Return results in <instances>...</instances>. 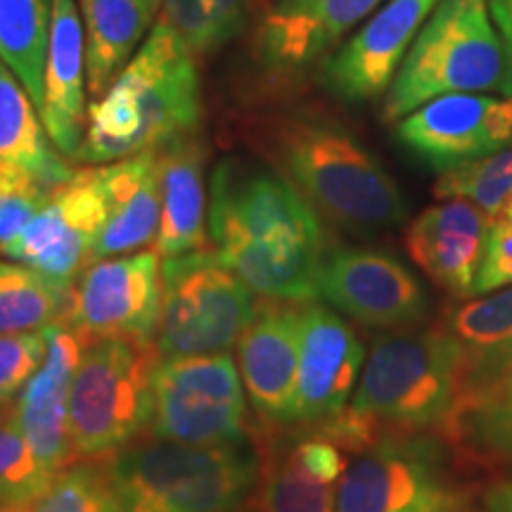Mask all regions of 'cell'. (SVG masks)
<instances>
[{"instance_id": "6da1fadb", "label": "cell", "mask_w": 512, "mask_h": 512, "mask_svg": "<svg viewBox=\"0 0 512 512\" xmlns=\"http://www.w3.org/2000/svg\"><path fill=\"white\" fill-rule=\"evenodd\" d=\"M209 238L221 261L266 299L313 302L328 252L318 211L278 171L247 159L216 164L209 188Z\"/></svg>"}, {"instance_id": "7a4b0ae2", "label": "cell", "mask_w": 512, "mask_h": 512, "mask_svg": "<svg viewBox=\"0 0 512 512\" xmlns=\"http://www.w3.org/2000/svg\"><path fill=\"white\" fill-rule=\"evenodd\" d=\"M249 140L337 228L370 235L406 221L408 202L399 183L328 114L309 107L261 114Z\"/></svg>"}, {"instance_id": "3957f363", "label": "cell", "mask_w": 512, "mask_h": 512, "mask_svg": "<svg viewBox=\"0 0 512 512\" xmlns=\"http://www.w3.org/2000/svg\"><path fill=\"white\" fill-rule=\"evenodd\" d=\"M202 86L197 55L174 31L155 24L110 91L88 107L79 159L112 164L200 131Z\"/></svg>"}, {"instance_id": "277c9868", "label": "cell", "mask_w": 512, "mask_h": 512, "mask_svg": "<svg viewBox=\"0 0 512 512\" xmlns=\"http://www.w3.org/2000/svg\"><path fill=\"white\" fill-rule=\"evenodd\" d=\"M463 396V347L441 325L377 337L349 408L377 434H441Z\"/></svg>"}, {"instance_id": "5b68a950", "label": "cell", "mask_w": 512, "mask_h": 512, "mask_svg": "<svg viewBox=\"0 0 512 512\" xmlns=\"http://www.w3.org/2000/svg\"><path fill=\"white\" fill-rule=\"evenodd\" d=\"M489 91L512 98L489 0H439L396 72L382 114L399 121L439 95Z\"/></svg>"}, {"instance_id": "8992f818", "label": "cell", "mask_w": 512, "mask_h": 512, "mask_svg": "<svg viewBox=\"0 0 512 512\" xmlns=\"http://www.w3.org/2000/svg\"><path fill=\"white\" fill-rule=\"evenodd\" d=\"M107 479L169 512H240L256 484L252 441L197 446L143 434L110 458H102Z\"/></svg>"}, {"instance_id": "52a82bcc", "label": "cell", "mask_w": 512, "mask_h": 512, "mask_svg": "<svg viewBox=\"0 0 512 512\" xmlns=\"http://www.w3.org/2000/svg\"><path fill=\"white\" fill-rule=\"evenodd\" d=\"M475 486L453 444L434 432H387L351 456L337 512H475Z\"/></svg>"}, {"instance_id": "ba28073f", "label": "cell", "mask_w": 512, "mask_h": 512, "mask_svg": "<svg viewBox=\"0 0 512 512\" xmlns=\"http://www.w3.org/2000/svg\"><path fill=\"white\" fill-rule=\"evenodd\" d=\"M159 358L155 342L88 339L69 387V437L76 460L110 458L147 434Z\"/></svg>"}, {"instance_id": "9c48e42d", "label": "cell", "mask_w": 512, "mask_h": 512, "mask_svg": "<svg viewBox=\"0 0 512 512\" xmlns=\"http://www.w3.org/2000/svg\"><path fill=\"white\" fill-rule=\"evenodd\" d=\"M254 311L252 290L219 254L195 249L164 256L162 316L155 337L162 358L223 354L238 344Z\"/></svg>"}, {"instance_id": "30bf717a", "label": "cell", "mask_w": 512, "mask_h": 512, "mask_svg": "<svg viewBox=\"0 0 512 512\" xmlns=\"http://www.w3.org/2000/svg\"><path fill=\"white\" fill-rule=\"evenodd\" d=\"M245 384L228 351L159 358L152 382L150 434L197 446L249 441Z\"/></svg>"}, {"instance_id": "8fae6325", "label": "cell", "mask_w": 512, "mask_h": 512, "mask_svg": "<svg viewBox=\"0 0 512 512\" xmlns=\"http://www.w3.org/2000/svg\"><path fill=\"white\" fill-rule=\"evenodd\" d=\"M318 297L366 328L403 330L430 316L420 280L392 254L373 247H328L318 271Z\"/></svg>"}, {"instance_id": "7c38bea8", "label": "cell", "mask_w": 512, "mask_h": 512, "mask_svg": "<svg viewBox=\"0 0 512 512\" xmlns=\"http://www.w3.org/2000/svg\"><path fill=\"white\" fill-rule=\"evenodd\" d=\"M162 316L157 252H133L88 266L69 290L64 318L86 339L126 337L155 342Z\"/></svg>"}, {"instance_id": "4fadbf2b", "label": "cell", "mask_w": 512, "mask_h": 512, "mask_svg": "<svg viewBox=\"0 0 512 512\" xmlns=\"http://www.w3.org/2000/svg\"><path fill=\"white\" fill-rule=\"evenodd\" d=\"M105 223V197L98 166L74 171L50 192L29 226L3 249V256L34 268L55 283L72 287L93 264L95 238Z\"/></svg>"}, {"instance_id": "5bb4252c", "label": "cell", "mask_w": 512, "mask_h": 512, "mask_svg": "<svg viewBox=\"0 0 512 512\" xmlns=\"http://www.w3.org/2000/svg\"><path fill=\"white\" fill-rule=\"evenodd\" d=\"M394 136L415 159L444 174L512 145V98L439 95L399 119Z\"/></svg>"}, {"instance_id": "9a60e30c", "label": "cell", "mask_w": 512, "mask_h": 512, "mask_svg": "<svg viewBox=\"0 0 512 512\" xmlns=\"http://www.w3.org/2000/svg\"><path fill=\"white\" fill-rule=\"evenodd\" d=\"M439 0H384L363 27L323 62V86L344 102H368L389 91L401 62Z\"/></svg>"}, {"instance_id": "2e32d148", "label": "cell", "mask_w": 512, "mask_h": 512, "mask_svg": "<svg viewBox=\"0 0 512 512\" xmlns=\"http://www.w3.org/2000/svg\"><path fill=\"white\" fill-rule=\"evenodd\" d=\"M302 311L304 302L261 297L238 339L242 384L256 420L266 425H294Z\"/></svg>"}, {"instance_id": "e0dca14e", "label": "cell", "mask_w": 512, "mask_h": 512, "mask_svg": "<svg viewBox=\"0 0 512 512\" xmlns=\"http://www.w3.org/2000/svg\"><path fill=\"white\" fill-rule=\"evenodd\" d=\"M366 349L339 313L304 302L294 425L316 427L347 408Z\"/></svg>"}, {"instance_id": "ac0fdd59", "label": "cell", "mask_w": 512, "mask_h": 512, "mask_svg": "<svg viewBox=\"0 0 512 512\" xmlns=\"http://www.w3.org/2000/svg\"><path fill=\"white\" fill-rule=\"evenodd\" d=\"M43 335L48 342L46 361L17 396L15 411L31 451L57 475L76 463L69 437V387L88 339L67 318L55 320Z\"/></svg>"}, {"instance_id": "d6986e66", "label": "cell", "mask_w": 512, "mask_h": 512, "mask_svg": "<svg viewBox=\"0 0 512 512\" xmlns=\"http://www.w3.org/2000/svg\"><path fill=\"white\" fill-rule=\"evenodd\" d=\"M494 219L467 200H446L427 207L408 226V254L434 285L453 297L475 294L486 238Z\"/></svg>"}, {"instance_id": "ffe728a7", "label": "cell", "mask_w": 512, "mask_h": 512, "mask_svg": "<svg viewBox=\"0 0 512 512\" xmlns=\"http://www.w3.org/2000/svg\"><path fill=\"white\" fill-rule=\"evenodd\" d=\"M384 0H275L256 31V60L271 72H297L375 12Z\"/></svg>"}, {"instance_id": "44dd1931", "label": "cell", "mask_w": 512, "mask_h": 512, "mask_svg": "<svg viewBox=\"0 0 512 512\" xmlns=\"http://www.w3.org/2000/svg\"><path fill=\"white\" fill-rule=\"evenodd\" d=\"M62 157L79 159L86 138V34L79 0H53V29L38 110Z\"/></svg>"}, {"instance_id": "7402d4cb", "label": "cell", "mask_w": 512, "mask_h": 512, "mask_svg": "<svg viewBox=\"0 0 512 512\" xmlns=\"http://www.w3.org/2000/svg\"><path fill=\"white\" fill-rule=\"evenodd\" d=\"M105 223L93 245V261L112 259L157 242L162 221L157 150L98 166Z\"/></svg>"}, {"instance_id": "603a6c76", "label": "cell", "mask_w": 512, "mask_h": 512, "mask_svg": "<svg viewBox=\"0 0 512 512\" xmlns=\"http://www.w3.org/2000/svg\"><path fill=\"white\" fill-rule=\"evenodd\" d=\"M204 164H207V147L200 131L185 133L157 147L159 195H162V221L155 242L157 254L176 256L207 247Z\"/></svg>"}, {"instance_id": "cb8c5ba5", "label": "cell", "mask_w": 512, "mask_h": 512, "mask_svg": "<svg viewBox=\"0 0 512 512\" xmlns=\"http://www.w3.org/2000/svg\"><path fill=\"white\" fill-rule=\"evenodd\" d=\"M256 460V484L249 496V512H337L332 484L306 472L283 425L249 422Z\"/></svg>"}, {"instance_id": "d4e9b609", "label": "cell", "mask_w": 512, "mask_h": 512, "mask_svg": "<svg viewBox=\"0 0 512 512\" xmlns=\"http://www.w3.org/2000/svg\"><path fill=\"white\" fill-rule=\"evenodd\" d=\"M162 0H79L88 95L100 100L131 62Z\"/></svg>"}, {"instance_id": "484cf974", "label": "cell", "mask_w": 512, "mask_h": 512, "mask_svg": "<svg viewBox=\"0 0 512 512\" xmlns=\"http://www.w3.org/2000/svg\"><path fill=\"white\" fill-rule=\"evenodd\" d=\"M444 328L465 354V396L482 392L512 373V287L486 292L448 309Z\"/></svg>"}, {"instance_id": "4316f807", "label": "cell", "mask_w": 512, "mask_h": 512, "mask_svg": "<svg viewBox=\"0 0 512 512\" xmlns=\"http://www.w3.org/2000/svg\"><path fill=\"white\" fill-rule=\"evenodd\" d=\"M50 143L27 88L0 60V159L27 169L48 188H57L74 176V169Z\"/></svg>"}, {"instance_id": "83f0119b", "label": "cell", "mask_w": 512, "mask_h": 512, "mask_svg": "<svg viewBox=\"0 0 512 512\" xmlns=\"http://www.w3.org/2000/svg\"><path fill=\"white\" fill-rule=\"evenodd\" d=\"M441 434L463 456L484 463H512V373L467 396Z\"/></svg>"}, {"instance_id": "f1b7e54d", "label": "cell", "mask_w": 512, "mask_h": 512, "mask_svg": "<svg viewBox=\"0 0 512 512\" xmlns=\"http://www.w3.org/2000/svg\"><path fill=\"white\" fill-rule=\"evenodd\" d=\"M53 29V0H0V60L43 105V74Z\"/></svg>"}, {"instance_id": "f546056e", "label": "cell", "mask_w": 512, "mask_h": 512, "mask_svg": "<svg viewBox=\"0 0 512 512\" xmlns=\"http://www.w3.org/2000/svg\"><path fill=\"white\" fill-rule=\"evenodd\" d=\"M69 290L19 261H0V335L46 330L67 313Z\"/></svg>"}, {"instance_id": "4dcf8cb0", "label": "cell", "mask_w": 512, "mask_h": 512, "mask_svg": "<svg viewBox=\"0 0 512 512\" xmlns=\"http://www.w3.org/2000/svg\"><path fill=\"white\" fill-rule=\"evenodd\" d=\"M53 477L31 451L15 403L0 406V512H31Z\"/></svg>"}, {"instance_id": "1f68e13d", "label": "cell", "mask_w": 512, "mask_h": 512, "mask_svg": "<svg viewBox=\"0 0 512 512\" xmlns=\"http://www.w3.org/2000/svg\"><path fill=\"white\" fill-rule=\"evenodd\" d=\"M247 5L249 0H162L157 22L200 57L238 36Z\"/></svg>"}, {"instance_id": "d6a6232c", "label": "cell", "mask_w": 512, "mask_h": 512, "mask_svg": "<svg viewBox=\"0 0 512 512\" xmlns=\"http://www.w3.org/2000/svg\"><path fill=\"white\" fill-rule=\"evenodd\" d=\"M434 195L439 200H467L496 219L512 200V145L444 171L434 185Z\"/></svg>"}, {"instance_id": "836d02e7", "label": "cell", "mask_w": 512, "mask_h": 512, "mask_svg": "<svg viewBox=\"0 0 512 512\" xmlns=\"http://www.w3.org/2000/svg\"><path fill=\"white\" fill-rule=\"evenodd\" d=\"M46 183L22 166L0 159V254L29 226V221L48 202Z\"/></svg>"}, {"instance_id": "e575fe53", "label": "cell", "mask_w": 512, "mask_h": 512, "mask_svg": "<svg viewBox=\"0 0 512 512\" xmlns=\"http://www.w3.org/2000/svg\"><path fill=\"white\" fill-rule=\"evenodd\" d=\"M105 467L102 460H76L57 472L31 512H102Z\"/></svg>"}, {"instance_id": "d590c367", "label": "cell", "mask_w": 512, "mask_h": 512, "mask_svg": "<svg viewBox=\"0 0 512 512\" xmlns=\"http://www.w3.org/2000/svg\"><path fill=\"white\" fill-rule=\"evenodd\" d=\"M48 342L41 332L0 335V406L15 403L46 361Z\"/></svg>"}, {"instance_id": "8d00e7d4", "label": "cell", "mask_w": 512, "mask_h": 512, "mask_svg": "<svg viewBox=\"0 0 512 512\" xmlns=\"http://www.w3.org/2000/svg\"><path fill=\"white\" fill-rule=\"evenodd\" d=\"M508 285H512V200L489 228L484 259L475 280V294L494 292Z\"/></svg>"}, {"instance_id": "74e56055", "label": "cell", "mask_w": 512, "mask_h": 512, "mask_svg": "<svg viewBox=\"0 0 512 512\" xmlns=\"http://www.w3.org/2000/svg\"><path fill=\"white\" fill-rule=\"evenodd\" d=\"M102 512H169V510L157 508V505L145 503V501H140V498L117 489V486L107 479V472H105V496H102Z\"/></svg>"}, {"instance_id": "f35d334b", "label": "cell", "mask_w": 512, "mask_h": 512, "mask_svg": "<svg viewBox=\"0 0 512 512\" xmlns=\"http://www.w3.org/2000/svg\"><path fill=\"white\" fill-rule=\"evenodd\" d=\"M489 12L505 48V60H508V74H510V93H512V0H489Z\"/></svg>"}, {"instance_id": "ab89813d", "label": "cell", "mask_w": 512, "mask_h": 512, "mask_svg": "<svg viewBox=\"0 0 512 512\" xmlns=\"http://www.w3.org/2000/svg\"><path fill=\"white\" fill-rule=\"evenodd\" d=\"M475 512H512V479L491 484L489 489L477 498Z\"/></svg>"}, {"instance_id": "60d3db41", "label": "cell", "mask_w": 512, "mask_h": 512, "mask_svg": "<svg viewBox=\"0 0 512 512\" xmlns=\"http://www.w3.org/2000/svg\"><path fill=\"white\" fill-rule=\"evenodd\" d=\"M240 512H247V508H242V510H240Z\"/></svg>"}, {"instance_id": "b9f144b4", "label": "cell", "mask_w": 512, "mask_h": 512, "mask_svg": "<svg viewBox=\"0 0 512 512\" xmlns=\"http://www.w3.org/2000/svg\"><path fill=\"white\" fill-rule=\"evenodd\" d=\"M245 508H247V505H245ZM247 512H249V508H247Z\"/></svg>"}]
</instances>
